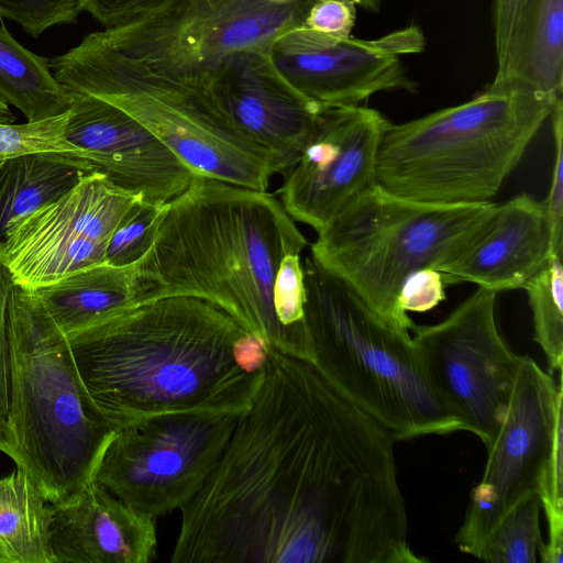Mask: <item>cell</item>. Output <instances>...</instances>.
<instances>
[{"label":"cell","instance_id":"cell-39","mask_svg":"<svg viewBox=\"0 0 563 563\" xmlns=\"http://www.w3.org/2000/svg\"><path fill=\"white\" fill-rule=\"evenodd\" d=\"M2 161H3V159H2ZM2 161H0V163H1Z\"/></svg>","mask_w":563,"mask_h":563},{"label":"cell","instance_id":"cell-25","mask_svg":"<svg viewBox=\"0 0 563 563\" xmlns=\"http://www.w3.org/2000/svg\"><path fill=\"white\" fill-rule=\"evenodd\" d=\"M537 492L511 507L486 537L475 558L490 563H536L544 550Z\"/></svg>","mask_w":563,"mask_h":563},{"label":"cell","instance_id":"cell-22","mask_svg":"<svg viewBox=\"0 0 563 563\" xmlns=\"http://www.w3.org/2000/svg\"><path fill=\"white\" fill-rule=\"evenodd\" d=\"M97 170L88 161L66 153L37 152L0 163V251L12 223L55 200L84 176Z\"/></svg>","mask_w":563,"mask_h":563},{"label":"cell","instance_id":"cell-1","mask_svg":"<svg viewBox=\"0 0 563 563\" xmlns=\"http://www.w3.org/2000/svg\"><path fill=\"white\" fill-rule=\"evenodd\" d=\"M396 439L307 361L268 346L173 563H413Z\"/></svg>","mask_w":563,"mask_h":563},{"label":"cell","instance_id":"cell-32","mask_svg":"<svg viewBox=\"0 0 563 563\" xmlns=\"http://www.w3.org/2000/svg\"><path fill=\"white\" fill-rule=\"evenodd\" d=\"M355 7L354 0H314L302 25L323 35L350 37L356 19Z\"/></svg>","mask_w":563,"mask_h":563},{"label":"cell","instance_id":"cell-28","mask_svg":"<svg viewBox=\"0 0 563 563\" xmlns=\"http://www.w3.org/2000/svg\"><path fill=\"white\" fill-rule=\"evenodd\" d=\"M563 422V421H562ZM562 422L556 427L551 452L537 493L548 521V542L539 561L562 563L563 554V439Z\"/></svg>","mask_w":563,"mask_h":563},{"label":"cell","instance_id":"cell-26","mask_svg":"<svg viewBox=\"0 0 563 563\" xmlns=\"http://www.w3.org/2000/svg\"><path fill=\"white\" fill-rule=\"evenodd\" d=\"M532 312L533 339L552 371L563 362V266L562 257L551 255L544 267L523 287Z\"/></svg>","mask_w":563,"mask_h":563},{"label":"cell","instance_id":"cell-11","mask_svg":"<svg viewBox=\"0 0 563 563\" xmlns=\"http://www.w3.org/2000/svg\"><path fill=\"white\" fill-rule=\"evenodd\" d=\"M497 292L478 287L445 319L413 328L423 366L462 430L494 441L505 418L521 362L500 335Z\"/></svg>","mask_w":563,"mask_h":563},{"label":"cell","instance_id":"cell-37","mask_svg":"<svg viewBox=\"0 0 563 563\" xmlns=\"http://www.w3.org/2000/svg\"><path fill=\"white\" fill-rule=\"evenodd\" d=\"M0 123H15V115L10 106L0 98Z\"/></svg>","mask_w":563,"mask_h":563},{"label":"cell","instance_id":"cell-34","mask_svg":"<svg viewBox=\"0 0 563 563\" xmlns=\"http://www.w3.org/2000/svg\"><path fill=\"white\" fill-rule=\"evenodd\" d=\"M13 286L11 274L0 261V438L9 405L10 356L8 335V303Z\"/></svg>","mask_w":563,"mask_h":563},{"label":"cell","instance_id":"cell-33","mask_svg":"<svg viewBox=\"0 0 563 563\" xmlns=\"http://www.w3.org/2000/svg\"><path fill=\"white\" fill-rule=\"evenodd\" d=\"M446 282L434 268H422L412 273L404 283L398 305L405 312H426L445 299Z\"/></svg>","mask_w":563,"mask_h":563},{"label":"cell","instance_id":"cell-36","mask_svg":"<svg viewBox=\"0 0 563 563\" xmlns=\"http://www.w3.org/2000/svg\"><path fill=\"white\" fill-rule=\"evenodd\" d=\"M528 0H494L493 22L497 65L505 59Z\"/></svg>","mask_w":563,"mask_h":563},{"label":"cell","instance_id":"cell-2","mask_svg":"<svg viewBox=\"0 0 563 563\" xmlns=\"http://www.w3.org/2000/svg\"><path fill=\"white\" fill-rule=\"evenodd\" d=\"M67 338L114 432L163 415L239 416L268 356V345L221 308L187 296L137 302Z\"/></svg>","mask_w":563,"mask_h":563},{"label":"cell","instance_id":"cell-21","mask_svg":"<svg viewBox=\"0 0 563 563\" xmlns=\"http://www.w3.org/2000/svg\"><path fill=\"white\" fill-rule=\"evenodd\" d=\"M492 84L518 85L552 99L563 92V0H528Z\"/></svg>","mask_w":563,"mask_h":563},{"label":"cell","instance_id":"cell-9","mask_svg":"<svg viewBox=\"0 0 563 563\" xmlns=\"http://www.w3.org/2000/svg\"><path fill=\"white\" fill-rule=\"evenodd\" d=\"M313 1L166 0L91 35L161 74L207 86L230 54L269 53L277 37L302 24Z\"/></svg>","mask_w":563,"mask_h":563},{"label":"cell","instance_id":"cell-35","mask_svg":"<svg viewBox=\"0 0 563 563\" xmlns=\"http://www.w3.org/2000/svg\"><path fill=\"white\" fill-rule=\"evenodd\" d=\"M88 12L104 29L124 23L166 0H80Z\"/></svg>","mask_w":563,"mask_h":563},{"label":"cell","instance_id":"cell-7","mask_svg":"<svg viewBox=\"0 0 563 563\" xmlns=\"http://www.w3.org/2000/svg\"><path fill=\"white\" fill-rule=\"evenodd\" d=\"M48 62L62 85L126 112L195 174L267 190L274 175L268 154L235 130L207 86L161 74L101 44L91 33Z\"/></svg>","mask_w":563,"mask_h":563},{"label":"cell","instance_id":"cell-23","mask_svg":"<svg viewBox=\"0 0 563 563\" xmlns=\"http://www.w3.org/2000/svg\"><path fill=\"white\" fill-rule=\"evenodd\" d=\"M53 505L21 468L0 478V563H56Z\"/></svg>","mask_w":563,"mask_h":563},{"label":"cell","instance_id":"cell-15","mask_svg":"<svg viewBox=\"0 0 563 563\" xmlns=\"http://www.w3.org/2000/svg\"><path fill=\"white\" fill-rule=\"evenodd\" d=\"M389 123L379 111L360 104L323 107L278 190L288 214L318 233L377 184V154Z\"/></svg>","mask_w":563,"mask_h":563},{"label":"cell","instance_id":"cell-24","mask_svg":"<svg viewBox=\"0 0 563 563\" xmlns=\"http://www.w3.org/2000/svg\"><path fill=\"white\" fill-rule=\"evenodd\" d=\"M0 98L19 109L26 122H37L67 112L74 92L55 78L47 58L22 46L2 25Z\"/></svg>","mask_w":563,"mask_h":563},{"label":"cell","instance_id":"cell-30","mask_svg":"<svg viewBox=\"0 0 563 563\" xmlns=\"http://www.w3.org/2000/svg\"><path fill=\"white\" fill-rule=\"evenodd\" d=\"M80 0H0V20L18 23L33 37L52 26L77 21Z\"/></svg>","mask_w":563,"mask_h":563},{"label":"cell","instance_id":"cell-14","mask_svg":"<svg viewBox=\"0 0 563 563\" xmlns=\"http://www.w3.org/2000/svg\"><path fill=\"white\" fill-rule=\"evenodd\" d=\"M424 36L408 26L376 40L336 38L302 24L275 40L269 56L301 95L324 107L358 106L380 91L415 92L401 56L421 53Z\"/></svg>","mask_w":563,"mask_h":563},{"label":"cell","instance_id":"cell-19","mask_svg":"<svg viewBox=\"0 0 563 563\" xmlns=\"http://www.w3.org/2000/svg\"><path fill=\"white\" fill-rule=\"evenodd\" d=\"M53 509L51 547L56 563H150L156 555V518L92 479Z\"/></svg>","mask_w":563,"mask_h":563},{"label":"cell","instance_id":"cell-17","mask_svg":"<svg viewBox=\"0 0 563 563\" xmlns=\"http://www.w3.org/2000/svg\"><path fill=\"white\" fill-rule=\"evenodd\" d=\"M65 137L98 172L147 201H172L195 175L135 119L91 95L74 92Z\"/></svg>","mask_w":563,"mask_h":563},{"label":"cell","instance_id":"cell-38","mask_svg":"<svg viewBox=\"0 0 563 563\" xmlns=\"http://www.w3.org/2000/svg\"><path fill=\"white\" fill-rule=\"evenodd\" d=\"M356 4L369 12H378L383 0H354Z\"/></svg>","mask_w":563,"mask_h":563},{"label":"cell","instance_id":"cell-10","mask_svg":"<svg viewBox=\"0 0 563 563\" xmlns=\"http://www.w3.org/2000/svg\"><path fill=\"white\" fill-rule=\"evenodd\" d=\"M227 413H174L118 430L92 481L157 518L186 506L216 468L236 421Z\"/></svg>","mask_w":563,"mask_h":563},{"label":"cell","instance_id":"cell-20","mask_svg":"<svg viewBox=\"0 0 563 563\" xmlns=\"http://www.w3.org/2000/svg\"><path fill=\"white\" fill-rule=\"evenodd\" d=\"M66 336L140 302L134 265L88 267L34 290Z\"/></svg>","mask_w":563,"mask_h":563},{"label":"cell","instance_id":"cell-27","mask_svg":"<svg viewBox=\"0 0 563 563\" xmlns=\"http://www.w3.org/2000/svg\"><path fill=\"white\" fill-rule=\"evenodd\" d=\"M167 203L137 200L114 229L107 246L106 263L131 266L139 262L154 242Z\"/></svg>","mask_w":563,"mask_h":563},{"label":"cell","instance_id":"cell-4","mask_svg":"<svg viewBox=\"0 0 563 563\" xmlns=\"http://www.w3.org/2000/svg\"><path fill=\"white\" fill-rule=\"evenodd\" d=\"M9 405L0 451L52 505L91 479L113 434L91 399L68 338L34 291L13 284L8 303Z\"/></svg>","mask_w":563,"mask_h":563},{"label":"cell","instance_id":"cell-31","mask_svg":"<svg viewBox=\"0 0 563 563\" xmlns=\"http://www.w3.org/2000/svg\"><path fill=\"white\" fill-rule=\"evenodd\" d=\"M555 156L547 198L542 201L551 228V253L563 256V100L554 104L550 117Z\"/></svg>","mask_w":563,"mask_h":563},{"label":"cell","instance_id":"cell-5","mask_svg":"<svg viewBox=\"0 0 563 563\" xmlns=\"http://www.w3.org/2000/svg\"><path fill=\"white\" fill-rule=\"evenodd\" d=\"M560 99L492 84L464 103L390 122L378 148L376 183L427 203L490 202Z\"/></svg>","mask_w":563,"mask_h":563},{"label":"cell","instance_id":"cell-8","mask_svg":"<svg viewBox=\"0 0 563 563\" xmlns=\"http://www.w3.org/2000/svg\"><path fill=\"white\" fill-rule=\"evenodd\" d=\"M490 203H427L375 184L318 232L311 257L386 320L412 331L416 323L398 305L404 283L433 268Z\"/></svg>","mask_w":563,"mask_h":563},{"label":"cell","instance_id":"cell-12","mask_svg":"<svg viewBox=\"0 0 563 563\" xmlns=\"http://www.w3.org/2000/svg\"><path fill=\"white\" fill-rule=\"evenodd\" d=\"M559 384L529 356L521 362L505 418L487 449L482 479L473 487L459 532L457 548L476 553L503 516L526 495L537 492L562 419Z\"/></svg>","mask_w":563,"mask_h":563},{"label":"cell","instance_id":"cell-29","mask_svg":"<svg viewBox=\"0 0 563 563\" xmlns=\"http://www.w3.org/2000/svg\"><path fill=\"white\" fill-rule=\"evenodd\" d=\"M68 111L37 122L0 123V161L27 153L55 152L85 154L65 137Z\"/></svg>","mask_w":563,"mask_h":563},{"label":"cell","instance_id":"cell-16","mask_svg":"<svg viewBox=\"0 0 563 563\" xmlns=\"http://www.w3.org/2000/svg\"><path fill=\"white\" fill-rule=\"evenodd\" d=\"M207 89L235 130L268 154L274 175L297 163L324 107L297 91L262 51L230 54Z\"/></svg>","mask_w":563,"mask_h":563},{"label":"cell","instance_id":"cell-18","mask_svg":"<svg viewBox=\"0 0 563 563\" xmlns=\"http://www.w3.org/2000/svg\"><path fill=\"white\" fill-rule=\"evenodd\" d=\"M551 228L542 201L521 194L486 211L433 268L446 284L471 282L495 292L519 289L551 257Z\"/></svg>","mask_w":563,"mask_h":563},{"label":"cell","instance_id":"cell-13","mask_svg":"<svg viewBox=\"0 0 563 563\" xmlns=\"http://www.w3.org/2000/svg\"><path fill=\"white\" fill-rule=\"evenodd\" d=\"M140 199L92 170L55 200L15 220L0 261L13 284L31 291L103 264L114 229Z\"/></svg>","mask_w":563,"mask_h":563},{"label":"cell","instance_id":"cell-3","mask_svg":"<svg viewBox=\"0 0 563 563\" xmlns=\"http://www.w3.org/2000/svg\"><path fill=\"white\" fill-rule=\"evenodd\" d=\"M307 244L267 190L195 174L167 203L154 242L134 264L140 302L170 296L209 301L266 345L290 355L275 312L274 285L284 257Z\"/></svg>","mask_w":563,"mask_h":563},{"label":"cell","instance_id":"cell-6","mask_svg":"<svg viewBox=\"0 0 563 563\" xmlns=\"http://www.w3.org/2000/svg\"><path fill=\"white\" fill-rule=\"evenodd\" d=\"M311 364L397 440L462 430L442 401L409 331L386 320L311 256L302 261Z\"/></svg>","mask_w":563,"mask_h":563}]
</instances>
